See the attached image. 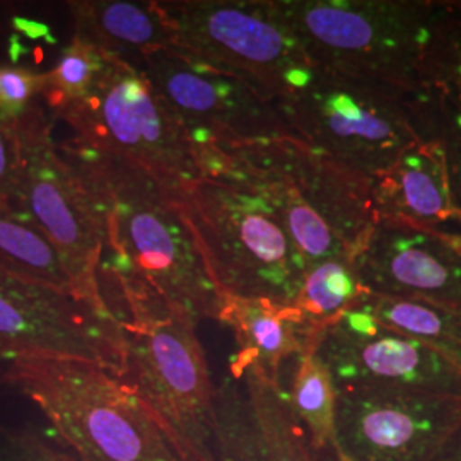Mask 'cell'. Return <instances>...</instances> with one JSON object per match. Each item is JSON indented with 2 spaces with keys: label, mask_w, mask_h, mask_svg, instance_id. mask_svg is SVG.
Returning a JSON list of instances; mask_svg holds the SVG:
<instances>
[{
  "label": "cell",
  "mask_w": 461,
  "mask_h": 461,
  "mask_svg": "<svg viewBox=\"0 0 461 461\" xmlns=\"http://www.w3.org/2000/svg\"><path fill=\"white\" fill-rule=\"evenodd\" d=\"M59 144L98 207L104 230L101 270L146 285L195 321L217 320L222 296L183 211L182 195L116 154L74 140Z\"/></svg>",
  "instance_id": "6da1fadb"
},
{
  "label": "cell",
  "mask_w": 461,
  "mask_h": 461,
  "mask_svg": "<svg viewBox=\"0 0 461 461\" xmlns=\"http://www.w3.org/2000/svg\"><path fill=\"white\" fill-rule=\"evenodd\" d=\"M101 291L125 340L120 378L178 461H214L215 388L192 316L146 285L101 272Z\"/></svg>",
  "instance_id": "7a4b0ae2"
},
{
  "label": "cell",
  "mask_w": 461,
  "mask_h": 461,
  "mask_svg": "<svg viewBox=\"0 0 461 461\" xmlns=\"http://www.w3.org/2000/svg\"><path fill=\"white\" fill-rule=\"evenodd\" d=\"M0 379L33 402L81 461H178L132 390L98 364L19 356L2 363Z\"/></svg>",
  "instance_id": "3957f363"
},
{
  "label": "cell",
  "mask_w": 461,
  "mask_h": 461,
  "mask_svg": "<svg viewBox=\"0 0 461 461\" xmlns=\"http://www.w3.org/2000/svg\"><path fill=\"white\" fill-rule=\"evenodd\" d=\"M182 203L221 296L296 304L306 264L277 215L241 176L211 167Z\"/></svg>",
  "instance_id": "277c9868"
},
{
  "label": "cell",
  "mask_w": 461,
  "mask_h": 461,
  "mask_svg": "<svg viewBox=\"0 0 461 461\" xmlns=\"http://www.w3.org/2000/svg\"><path fill=\"white\" fill-rule=\"evenodd\" d=\"M318 70L417 93L434 0H267Z\"/></svg>",
  "instance_id": "5b68a950"
},
{
  "label": "cell",
  "mask_w": 461,
  "mask_h": 461,
  "mask_svg": "<svg viewBox=\"0 0 461 461\" xmlns=\"http://www.w3.org/2000/svg\"><path fill=\"white\" fill-rule=\"evenodd\" d=\"M77 144L140 166L183 195L205 176L202 152L182 120L131 60L103 53L89 95L53 113Z\"/></svg>",
  "instance_id": "8992f818"
},
{
  "label": "cell",
  "mask_w": 461,
  "mask_h": 461,
  "mask_svg": "<svg viewBox=\"0 0 461 461\" xmlns=\"http://www.w3.org/2000/svg\"><path fill=\"white\" fill-rule=\"evenodd\" d=\"M185 59L251 86L274 103L306 86L314 67L267 0L152 2Z\"/></svg>",
  "instance_id": "52a82bcc"
},
{
  "label": "cell",
  "mask_w": 461,
  "mask_h": 461,
  "mask_svg": "<svg viewBox=\"0 0 461 461\" xmlns=\"http://www.w3.org/2000/svg\"><path fill=\"white\" fill-rule=\"evenodd\" d=\"M14 129L19 150L17 209L49 240L81 299L99 312L112 313L99 285L104 258L103 221L81 173L53 137V116L36 101Z\"/></svg>",
  "instance_id": "ba28073f"
},
{
  "label": "cell",
  "mask_w": 461,
  "mask_h": 461,
  "mask_svg": "<svg viewBox=\"0 0 461 461\" xmlns=\"http://www.w3.org/2000/svg\"><path fill=\"white\" fill-rule=\"evenodd\" d=\"M405 99L384 86L314 68L277 106L301 140L373 180L419 140Z\"/></svg>",
  "instance_id": "9c48e42d"
},
{
  "label": "cell",
  "mask_w": 461,
  "mask_h": 461,
  "mask_svg": "<svg viewBox=\"0 0 461 461\" xmlns=\"http://www.w3.org/2000/svg\"><path fill=\"white\" fill-rule=\"evenodd\" d=\"M19 356L81 359L120 379L123 331L115 314L76 294L0 270V363Z\"/></svg>",
  "instance_id": "30bf717a"
},
{
  "label": "cell",
  "mask_w": 461,
  "mask_h": 461,
  "mask_svg": "<svg viewBox=\"0 0 461 461\" xmlns=\"http://www.w3.org/2000/svg\"><path fill=\"white\" fill-rule=\"evenodd\" d=\"M131 62L175 110L198 149L294 135L277 103L238 77L195 64L169 49Z\"/></svg>",
  "instance_id": "8fae6325"
},
{
  "label": "cell",
  "mask_w": 461,
  "mask_h": 461,
  "mask_svg": "<svg viewBox=\"0 0 461 461\" xmlns=\"http://www.w3.org/2000/svg\"><path fill=\"white\" fill-rule=\"evenodd\" d=\"M461 424V398L396 388L337 392V461H429Z\"/></svg>",
  "instance_id": "7c38bea8"
},
{
  "label": "cell",
  "mask_w": 461,
  "mask_h": 461,
  "mask_svg": "<svg viewBox=\"0 0 461 461\" xmlns=\"http://www.w3.org/2000/svg\"><path fill=\"white\" fill-rule=\"evenodd\" d=\"M313 350L337 392L396 388L461 398L460 366L356 310L323 330Z\"/></svg>",
  "instance_id": "4fadbf2b"
},
{
  "label": "cell",
  "mask_w": 461,
  "mask_h": 461,
  "mask_svg": "<svg viewBox=\"0 0 461 461\" xmlns=\"http://www.w3.org/2000/svg\"><path fill=\"white\" fill-rule=\"evenodd\" d=\"M364 291L461 312V255L432 230L381 219L354 257Z\"/></svg>",
  "instance_id": "5bb4252c"
},
{
  "label": "cell",
  "mask_w": 461,
  "mask_h": 461,
  "mask_svg": "<svg viewBox=\"0 0 461 461\" xmlns=\"http://www.w3.org/2000/svg\"><path fill=\"white\" fill-rule=\"evenodd\" d=\"M224 148L279 173L357 255L378 221L371 178L350 171L296 135Z\"/></svg>",
  "instance_id": "9a60e30c"
},
{
  "label": "cell",
  "mask_w": 461,
  "mask_h": 461,
  "mask_svg": "<svg viewBox=\"0 0 461 461\" xmlns=\"http://www.w3.org/2000/svg\"><path fill=\"white\" fill-rule=\"evenodd\" d=\"M376 219L409 222L443 234L461 232L445 159L434 140L419 139L393 165L373 178Z\"/></svg>",
  "instance_id": "2e32d148"
},
{
  "label": "cell",
  "mask_w": 461,
  "mask_h": 461,
  "mask_svg": "<svg viewBox=\"0 0 461 461\" xmlns=\"http://www.w3.org/2000/svg\"><path fill=\"white\" fill-rule=\"evenodd\" d=\"M217 321L234 335L236 354L230 364L234 379H241L247 369H257L280 383L284 363L312 348L320 335L296 306L268 299L224 296Z\"/></svg>",
  "instance_id": "e0dca14e"
},
{
  "label": "cell",
  "mask_w": 461,
  "mask_h": 461,
  "mask_svg": "<svg viewBox=\"0 0 461 461\" xmlns=\"http://www.w3.org/2000/svg\"><path fill=\"white\" fill-rule=\"evenodd\" d=\"M74 36L103 53L137 59L171 47V33L152 2L77 0L67 2Z\"/></svg>",
  "instance_id": "ac0fdd59"
},
{
  "label": "cell",
  "mask_w": 461,
  "mask_h": 461,
  "mask_svg": "<svg viewBox=\"0 0 461 461\" xmlns=\"http://www.w3.org/2000/svg\"><path fill=\"white\" fill-rule=\"evenodd\" d=\"M352 310L432 347L461 367V312L426 301L369 293H364Z\"/></svg>",
  "instance_id": "d6986e66"
},
{
  "label": "cell",
  "mask_w": 461,
  "mask_h": 461,
  "mask_svg": "<svg viewBox=\"0 0 461 461\" xmlns=\"http://www.w3.org/2000/svg\"><path fill=\"white\" fill-rule=\"evenodd\" d=\"M0 270L24 279L36 280L76 294L70 279L49 240L33 221L17 207L0 200ZM84 301V299H83Z\"/></svg>",
  "instance_id": "ffe728a7"
},
{
  "label": "cell",
  "mask_w": 461,
  "mask_h": 461,
  "mask_svg": "<svg viewBox=\"0 0 461 461\" xmlns=\"http://www.w3.org/2000/svg\"><path fill=\"white\" fill-rule=\"evenodd\" d=\"M287 398L310 449L335 455L337 390L329 367L316 356L313 347L297 357Z\"/></svg>",
  "instance_id": "44dd1931"
},
{
  "label": "cell",
  "mask_w": 461,
  "mask_h": 461,
  "mask_svg": "<svg viewBox=\"0 0 461 461\" xmlns=\"http://www.w3.org/2000/svg\"><path fill=\"white\" fill-rule=\"evenodd\" d=\"M214 461H270L247 388L232 376L215 388Z\"/></svg>",
  "instance_id": "7402d4cb"
},
{
  "label": "cell",
  "mask_w": 461,
  "mask_h": 461,
  "mask_svg": "<svg viewBox=\"0 0 461 461\" xmlns=\"http://www.w3.org/2000/svg\"><path fill=\"white\" fill-rule=\"evenodd\" d=\"M364 293L354 258H335L306 268L294 306L321 333L348 313Z\"/></svg>",
  "instance_id": "603a6c76"
},
{
  "label": "cell",
  "mask_w": 461,
  "mask_h": 461,
  "mask_svg": "<svg viewBox=\"0 0 461 461\" xmlns=\"http://www.w3.org/2000/svg\"><path fill=\"white\" fill-rule=\"evenodd\" d=\"M241 381L264 432L270 461H313L282 384L270 381L257 369H247Z\"/></svg>",
  "instance_id": "cb8c5ba5"
},
{
  "label": "cell",
  "mask_w": 461,
  "mask_h": 461,
  "mask_svg": "<svg viewBox=\"0 0 461 461\" xmlns=\"http://www.w3.org/2000/svg\"><path fill=\"white\" fill-rule=\"evenodd\" d=\"M420 59V83L443 93L461 115V0H434Z\"/></svg>",
  "instance_id": "d4e9b609"
},
{
  "label": "cell",
  "mask_w": 461,
  "mask_h": 461,
  "mask_svg": "<svg viewBox=\"0 0 461 461\" xmlns=\"http://www.w3.org/2000/svg\"><path fill=\"white\" fill-rule=\"evenodd\" d=\"M409 120L419 139L441 149L453 203L461 215V115L443 93L422 86L405 99Z\"/></svg>",
  "instance_id": "484cf974"
},
{
  "label": "cell",
  "mask_w": 461,
  "mask_h": 461,
  "mask_svg": "<svg viewBox=\"0 0 461 461\" xmlns=\"http://www.w3.org/2000/svg\"><path fill=\"white\" fill-rule=\"evenodd\" d=\"M103 51L91 47L77 36L62 50L57 64L45 72V89L41 99L47 103L51 115L62 108L86 98L96 81Z\"/></svg>",
  "instance_id": "4316f807"
},
{
  "label": "cell",
  "mask_w": 461,
  "mask_h": 461,
  "mask_svg": "<svg viewBox=\"0 0 461 461\" xmlns=\"http://www.w3.org/2000/svg\"><path fill=\"white\" fill-rule=\"evenodd\" d=\"M43 89L45 72L0 64V118L16 125L17 120L41 99Z\"/></svg>",
  "instance_id": "83f0119b"
},
{
  "label": "cell",
  "mask_w": 461,
  "mask_h": 461,
  "mask_svg": "<svg viewBox=\"0 0 461 461\" xmlns=\"http://www.w3.org/2000/svg\"><path fill=\"white\" fill-rule=\"evenodd\" d=\"M2 441L7 461H81L66 449L50 445L33 429L2 428Z\"/></svg>",
  "instance_id": "f1b7e54d"
},
{
  "label": "cell",
  "mask_w": 461,
  "mask_h": 461,
  "mask_svg": "<svg viewBox=\"0 0 461 461\" xmlns=\"http://www.w3.org/2000/svg\"><path fill=\"white\" fill-rule=\"evenodd\" d=\"M19 150L16 129L0 118V200L16 207Z\"/></svg>",
  "instance_id": "f546056e"
},
{
  "label": "cell",
  "mask_w": 461,
  "mask_h": 461,
  "mask_svg": "<svg viewBox=\"0 0 461 461\" xmlns=\"http://www.w3.org/2000/svg\"><path fill=\"white\" fill-rule=\"evenodd\" d=\"M429 461H461V424Z\"/></svg>",
  "instance_id": "4dcf8cb0"
},
{
  "label": "cell",
  "mask_w": 461,
  "mask_h": 461,
  "mask_svg": "<svg viewBox=\"0 0 461 461\" xmlns=\"http://www.w3.org/2000/svg\"><path fill=\"white\" fill-rule=\"evenodd\" d=\"M438 234H439V236L445 240L446 243L453 248L458 255H461V232H458V234H443V232H438Z\"/></svg>",
  "instance_id": "1f68e13d"
},
{
  "label": "cell",
  "mask_w": 461,
  "mask_h": 461,
  "mask_svg": "<svg viewBox=\"0 0 461 461\" xmlns=\"http://www.w3.org/2000/svg\"><path fill=\"white\" fill-rule=\"evenodd\" d=\"M0 461H7L5 451H4V441H2V426H0Z\"/></svg>",
  "instance_id": "d6a6232c"
},
{
  "label": "cell",
  "mask_w": 461,
  "mask_h": 461,
  "mask_svg": "<svg viewBox=\"0 0 461 461\" xmlns=\"http://www.w3.org/2000/svg\"><path fill=\"white\" fill-rule=\"evenodd\" d=\"M0 369H2V363H0Z\"/></svg>",
  "instance_id": "836d02e7"
}]
</instances>
